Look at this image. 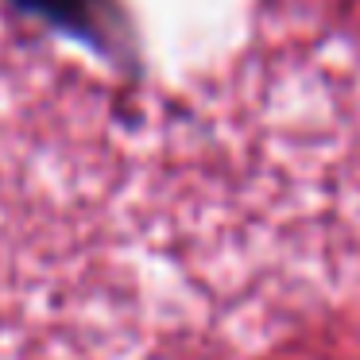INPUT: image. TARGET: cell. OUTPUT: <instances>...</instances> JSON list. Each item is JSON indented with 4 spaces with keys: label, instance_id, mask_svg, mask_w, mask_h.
Segmentation results:
<instances>
[{
    "label": "cell",
    "instance_id": "6da1fadb",
    "mask_svg": "<svg viewBox=\"0 0 360 360\" xmlns=\"http://www.w3.org/2000/svg\"><path fill=\"white\" fill-rule=\"evenodd\" d=\"M24 4L66 27H89V8H94L89 0H24Z\"/></svg>",
    "mask_w": 360,
    "mask_h": 360
}]
</instances>
